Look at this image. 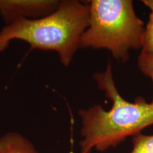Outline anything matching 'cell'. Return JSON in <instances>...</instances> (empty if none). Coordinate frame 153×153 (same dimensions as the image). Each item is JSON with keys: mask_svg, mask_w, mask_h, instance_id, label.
Segmentation results:
<instances>
[{"mask_svg": "<svg viewBox=\"0 0 153 153\" xmlns=\"http://www.w3.org/2000/svg\"><path fill=\"white\" fill-rule=\"evenodd\" d=\"M59 0H0V15L6 25L21 19L48 16L58 8Z\"/></svg>", "mask_w": 153, "mask_h": 153, "instance_id": "4", "label": "cell"}, {"mask_svg": "<svg viewBox=\"0 0 153 153\" xmlns=\"http://www.w3.org/2000/svg\"><path fill=\"white\" fill-rule=\"evenodd\" d=\"M141 48L142 53L153 55V11H151L148 22L145 27Z\"/></svg>", "mask_w": 153, "mask_h": 153, "instance_id": "7", "label": "cell"}, {"mask_svg": "<svg viewBox=\"0 0 153 153\" xmlns=\"http://www.w3.org/2000/svg\"><path fill=\"white\" fill-rule=\"evenodd\" d=\"M0 153H39L29 140L16 132L0 137Z\"/></svg>", "mask_w": 153, "mask_h": 153, "instance_id": "5", "label": "cell"}, {"mask_svg": "<svg viewBox=\"0 0 153 153\" xmlns=\"http://www.w3.org/2000/svg\"><path fill=\"white\" fill-rule=\"evenodd\" d=\"M87 1L62 0L58 8L48 16L36 19H21L0 30V53L14 40L25 41L31 49L56 52L65 67L73 60L79 43L89 26Z\"/></svg>", "mask_w": 153, "mask_h": 153, "instance_id": "2", "label": "cell"}, {"mask_svg": "<svg viewBox=\"0 0 153 153\" xmlns=\"http://www.w3.org/2000/svg\"><path fill=\"white\" fill-rule=\"evenodd\" d=\"M93 77L112 106L105 110L95 104L78 111L82 121L79 153H90L94 149L104 152L153 125V102L143 97H137L134 102L123 98L115 85L110 62L104 71L97 72Z\"/></svg>", "mask_w": 153, "mask_h": 153, "instance_id": "1", "label": "cell"}, {"mask_svg": "<svg viewBox=\"0 0 153 153\" xmlns=\"http://www.w3.org/2000/svg\"><path fill=\"white\" fill-rule=\"evenodd\" d=\"M142 2L148 8H150L151 11H153V0H143Z\"/></svg>", "mask_w": 153, "mask_h": 153, "instance_id": "9", "label": "cell"}, {"mask_svg": "<svg viewBox=\"0 0 153 153\" xmlns=\"http://www.w3.org/2000/svg\"><path fill=\"white\" fill-rule=\"evenodd\" d=\"M131 153H153V135L140 133L133 136V150Z\"/></svg>", "mask_w": 153, "mask_h": 153, "instance_id": "6", "label": "cell"}, {"mask_svg": "<svg viewBox=\"0 0 153 153\" xmlns=\"http://www.w3.org/2000/svg\"><path fill=\"white\" fill-rule=\"evenodd\" d=\"M89 26L79 40V48L107 49L118 61L128 60L129 51L141 48L144 23L131 0H91Z\"/></svg>", "mask_w": 153, "mask_h": 153, "instance_id": "3", "label": "cell"}, {"mask_svg": "<svg viewBox=\"0 0 153 153\" xmlns=\"http://www.w3.org/2000/svg\"><path fill=\"white\" fill-rule=\"evenodd\" d=\"M137 66L143 74L150 78L153 84V55L141 52L137 58ZM152 102H153V96Z\"/></svg>", "mask_w": 153, "mask_h": 153, "instance_id": "8", "label": "cell"}]
</instances>
